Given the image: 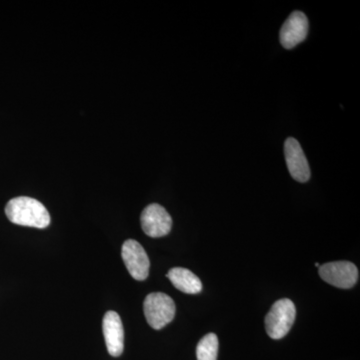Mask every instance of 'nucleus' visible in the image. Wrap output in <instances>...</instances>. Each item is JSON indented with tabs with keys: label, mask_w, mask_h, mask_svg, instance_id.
I'll list each match as a JSON object with an SVG mask.
<instances>
[{
	"label": "nucleus",
	"mask_w": 360,
	"mask_h": 360,
	"mask_svg": "<svg viewBox=\"0 0 360 360\" xmlns=\"http://www.w3.org/2000/svg\"><path fill=\"white\" fill-rule=\"evenodd\" d=\"M7 219L14 224L45 229L51 224L49 210L40 201L27 196L13 198L6 205Z\"/></svg>",
	"instance_id": "obj_1"
},
{
	"label": "nucleus",
	"mask_w": 360,
	"mask_h": 360,
	"mask_svg": "<svg viewBox=\"0 0 360 360\" xmlns=\"http://www.w3.org/2000/svg\"><path fill=\"white\" fill-rule=\"evenodd\" d=\"M295 303L288 298L277 300L265 317L267 335L272 340H281L290 333L295 323Z\"/></svg>",
	"instance_id": "obj_2"
},
{
	"label": "nucleus",
	"mask_w": 360,
	"mask_h": 360,
	"mask_svg": "<svg viewBox=\"0 0 360 360\" xmlns=\"http://www.w3.org/2000/svg\"><path fill=\"white\" fill-rule=\"evenodd\" d=\"M143 310L149 326L158 330L165 328L175 316L174 300L162 292H153L146 296Z\"/></svg>",
	"instance_id": "obj_3"
},
{
	"label": "nucleus",
	"mask_w": 360,
	"mask_h": 360,
	"mask_svg": "<svg viewBox=\"0 0 360 360\" xmlns=\"http://www.w3.org/2000/svg\"><path fill=\"white\" fill-rule=\"evenodd\" d=\"M319 276L335 288L348 290L359 281V269L352 262H333L319 266Z\"/></svg>",
	"instance_id": "obj_4"
},
{
	"label": "nucleus",
	"mask_w": 360,
	"mask_h": 360,
	"mask_svg": "<svg viewBox=\"0 0 360 360\" xmlns=\"http://www.w3.org/2000/svg\"><path fill=\"white\" fill-rule=\"evenodd\" d=\"M141 221L144 233L149 238H162L172 231V217L163 206L158 203H153L144 208Z\"/></svg>",
	"instance_id": "obj_5"
},
{
	"label": "nucleus",
	"mask_w": 360,
	"mask_h": 360,
	"mask_svg": "<svg viewBox=\"0 0 360 360\" xmlns=\"http://www.w3.org/2000/svg\"><path fill=\"white\" fill-rule=\"evenodd\" d=\"M122 257L130 276L135 281H146L149 274V258L141 243L129 239L122 245Z\"/></svg>",
	"instance_id": "obj_6"
},
{
	"label": "nucleus",
	"mask_w": 360,
	"mask_h": 360,
	"mask_svg": "<svg viewBox=\"0 0 360 360\" xmlns=\"http://www.w3.org/2000/svg\"><path fill=\"white\" fill-rule=\"evenodd\" d=\"M284 155H285L286 165L291 177L302 184L309 181L310 179L309 161L303 153L300 142L293 137L286 139L284 143Z\"/></svg>",
	"instance_id": "obj_7"
},
{
	"label": "nucleus",
	"mask_w": 360,
	"mask_h": 360,
	"mask_svg": "<svg viewBox=\"0 0 360 360\" xmlns=\"http://www.w3.org/2000/svg\"><path fill=\"white\" fill-rule=\"evenodd\" d=\"M309 20L302 11H295L284 21L281 30V44L284 49H291L302 44L309 33Z\"/></svg>",
	"instance_id": "obj_8"
},
{
	"label": "nucleus",
	"mask_w": 360,
	"mask_h": 360,
	"mask_svg": "<svg viewBox=\"0 0 360 360\" xmlns=\"http://www.w3.org/2000/svg\"><path fill=\"white\" fill-rule=\"evenodd\" d=\"M103 329L108 352L111 356H120L124 348V330L117 312H106L103 317Z\"/></svg>",
	"instance_id": "obj_9"
},
{
	"label": "nucleus",
	"mask_w": 360,
	"mask_h": 360,
	"mask_svg": "<svg viewBox=\"0 0 360 360\" xmlns=\"http://www.w3.org/2000/svg\"><path fill=\"white\" fill-rule=\"evenodd\" d=\"M167 276L174 288L187 293V295H198L202 290V283L193 272L182 267H174L167 272Z\"/></svg>",
	"instance_id": "obj_10"
},
{
	"label": "nucleus",
	"mask_w": 360,
	"mask_h": 360,
	"mask_svg": "<svg viewBox=\"0 0 360 360\" xmlns=\"http://www.w3.org/2000/svg\"><path fill=\"white\" fill-rule=\"evenodd\" d=\"M219 338L214 333H208L201 338L196 347L198 360H217Z\"/></svg>",
	"instance_id": "obj_11"
},
{
	"label": "nucleus",
	"mask_w": 360,
	"mask_h": 360,
	"mask_svg": "<svg viewBox=\"0 0 360 360\" xmlns=\"http://www.w3.org/2000/svg\"><path fill=\"white\" fill-rule=\"evenodd\" d=\"M315 266L319 267L321 265H319V264H315Z\"/></svg>",
	"instance_id": "obj_12"
}]
</instances>
